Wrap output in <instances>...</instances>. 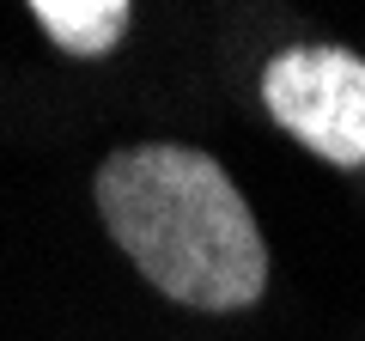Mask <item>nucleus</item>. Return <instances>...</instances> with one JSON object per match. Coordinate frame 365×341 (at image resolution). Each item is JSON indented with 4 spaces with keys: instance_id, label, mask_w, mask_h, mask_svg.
Segmentation results:
<instances>
[{
    "instance_id": "1",
    "label": "nucleus",
    "mask_w": 365,
    "mask_h": 341,
    "mask_svg": "<svg viewBox=\"0 0 365 341\" xmlns=\"http://www.w3.org/2000/svg\"><path fill=\"white\" fill-rule=\"evenodd\" d=\"M98 213L134 268L189 311H244L268 287V244L225 165L177 141L98 165Z\"/></svg>"
},
{
    "instance_id": "2",
    "label": "nucleus",
    "mask_w": 365,
    "mask_h": 341,
    "mask_svg": "<svg viewBox=\"0 0 365 341\" xmlns=\"http://www.w3.org/2000/svg\"><path fill=\"white\" fill-rule=\"evenodd\" d=\"M262 104L317 158L365 165V61L335 43H299L262 67Z\"/></svg>"
},
{
    "instance_id": "3",
    "label": "nucleus",
    "mask_w": 365,
    "mask_h": 341,
    "mask_svg": "<svg viewBox=\"0 0 365 341\" xmlns=\"http://www.w3.org/2000/svg\"><path fill=\"white\" fill-rule=\"evenodd\" d=\"M31 19H37L67 55H110L128 37L134 13H128V0H37Z\"/></svg>"
}]
</instances>
